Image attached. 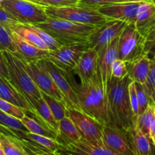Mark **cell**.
Here are the masks:
<instances>
[{"instance_id":"obj_41","label":"cell","mask_w":155,"mask_h":155,"mask_svg":"<svg viewBox=\"0 0 155 155\" xmlns=\"http://www.w3.org/2000/svg\"><path fill=\"white\" fill-rule=\"evenodd\" d=\"M0 77L10 81L7 65H6L5 60V58L2 51H0Z\"/></svg>"},{"instance_id":"obj_16","label":"cell","mask_w":155,"mask_h":155,"mask_svg":"<svg viewBox=\"0 0 155 155\" xmlns=\"http://www.w3.org/2000/svg\"><path fill=\"white\" fill-rule=\"evenodd\" d=\"M118 39L116 38L98 51V67L97 72L101 79V83L106 92L107 83L110 80L111 65L118 58Z\"/></svg>"},{"instance_id":"obj_35","label":"cell","mask_w":155,"mask_h":155,"mask_svg":"<svg viewBox=\"0 0 155 155\" xmlns=\"http://www.w3.org/2000/svg\"><path fill=\"white\" fill-rule=\"evenodd\" d=\"M44 7H68L78 5L80 0H29Z\"/></svg>"},{"instance_id":"obj_34","label":"cell","mask_w":155,"mask_h":155,"mask_svg":"<svg viewBox=\"0 0 155 155\" xmlns=\"http://www.w3.org/2000/svg\"><path fill=\"white\" fill-rule=\"evenodd\" d=\"M0 51H8L16 54L10 31L0 25Z\"/></svg>"},{"instance_id":"obj_12","label":"cell","mask_w":155,"mask_h":155,"mask_svg":"<svg viewBox=\"0 0 155 155\" xmlns=\"http://www.w3.org/2000/svg\"><path fill=\"white\" fill-rule=\"evenodd\" d=\"M128 23L120 20H110L103 25L97 27L92 33L88 41L89 48H92L97 51H100L103 47L119 37Z\"/></svg>"},{"instance_id":"obj_9","label":"cell","mask_w":155,"mask_h":155,"mask_svg":"<svg viewBox=\"0 0 155 155\" xmlns=\"http://www.w3.org/2000/svg\"><path fill=\"white\" fill-rule=\"evenodd\" d=\"M67 117L75 125L82 139L98 144H104L102 141V126L87 114L76 108L66 106Z\"/></svg>"},{"instance_id":"obj_49","label":"cell","mask_w":155,"mask_h":155,"mask_svg":"<svg viewBox=\"0 0 155 155\" xmlns=\"http://www.w3.org/2000/svg\"><path fill=\"white\" fill-rule=\"evenodd\" d=\"M2 1H3V0H0V3H1Z\"/></svg>"},{"instance_id":"obj_40","label":"cell","mask_w":155,"mask_h":155,"mask_svg":"<svg viewBox=\"0 0 155 155\" xmlns=\"http://www.w3.org/2000/svg\"><path fill=\"white\" fill-rule=\"evenodd\" d=\"M129 97H130V105H131L132 111H133L135 120H136V119H137L139 115V104H138L137 95H136L135 82L133 81H132L129 85Z\"/></svg>"},{"instance_id":"obj_31","label":"cell","mask_w":155,"mask_h":155,"mask_svg":"<svg viewBox=\"0 0 155 155\" xmlns=\"http://www.w3.org/2000/svg\"><path fill=\"white\" fill-rule=\"evenodd\" d=\"M26 136L49 152H55L60 145L58 142L56 141V139L47 137V136L34 134V133H31L30 132H27L26 133Z\"/></svg>"},{"instance_id":"obj_45","label":"cell","mask_w":155,"mask_h":155,"mask_svg":"<svg viewBox=\"0 0 155 155\" xmlns=\"http://www.w3.org/2000/svg\"><path fill=\"white\" fill-rule=\"evenodd\" d=\"M39 155H57L55 152H45L43 153V154H41Z\"/></svg>"},{"instance_id":"obj_21","label":"cell","mask_w":155,"mask_h":155,"mask_svg":"<svg viewBox=\"0 0 155 155\" xmlns=\"http://www.w3.org/2000/svg\"><path fill=\"white\" fill-rule=\"evenodd\" d=\"M33 109L34 110L33 115H34L35 117L57 136L58 133V123L54 119L49 107L42 97L33 103Z\"/></svg>"},{"instance_id":"obj_13","label":"cell","mask_w":155,"mask_h":155,"mask_svg":"<svg viewBox=\"0 0 155 155\" xmlns=\"http://www.w3.org/2000/svg\"><path fill=\"white\" fill-rule=\"evenodd\" d=\"M26 70L30 76L38 89L41 92L45 93L67 106L64 97L48 74L41 69L36 62L26 64Z\"/></svg>"},{"instance_id":"obj_4","label":"cell","mask_w":155,"mask_h":155,"mask_svg":"<svg viewBox=\"0 0 155 155\" xmlns=\"http://www.w3.org/2000/svg\"><path fill=\"white\" fill-rule=\"evenodd\" d=\"M5 60L8 71L10 82L17 90L25 98L31 107L33 114V104L42 98V94L26 70V63L16 54L8 51H2Z\"/></svg>"},{"instance_id":"obj_32","label":"cell","mask_w":155,"mask_h":155,"mask_svg":"<svg viewBox=\"0 0 155 155\" xmlns=\"http://www.w3.org/2000/svg\"><path fill=\"white\" fill-rule=\"evenodd\" d=\"M29 27H30L31 30H33V31L36 32L37 33L38 36L42 39V40L45 42V45L48 47V50L49 51H52V50H55L59 48L60 47H61L62 44H61L60 42L58 40H56L53 36H51L48 32H46L45 30H42L40 27H38L37 26L34 25V24H27Z\"/></svg>"},{"instance_id":"obj_28","label":"cell","mask_w":155,"mask_h":155,"mask_svg":"<svg viewBox=\"0 0 155 155\" xmlns=\"http://www.w3.org/2000/svg\"><path fill=\"white\" fill-rule=\"evenodd\" d=\"M154 108L155 107L154 106H148V108L142 114L139 115L134 125L148 136H149V130L151 122L154 118Z\"/></svg>"},{"instance_id":"obj_2","label":"cell","mask_w":155,"mask_h":155,"mask_svg":"<svg viewBox=\"0 0 155 155\" xmlns=\"http://www.w3.org/2000/svg\"><path fill=\"white\" fill-rule=\"evenodd\" d=\"M68 75L83 111L101 126L109 125L106 92L98 72L89 81H80V83L74 80L71 71L68 72Z\"/></svg>"},{"instance_id":"obj_7","label":"cell","mask_w":155,"mask_h":155,"mask_svg":"<svg viewBox=\"0 0 155 155\" xmlns=\"http://www.w3.org/2000/svg\"><path fill=\"white\" fill-rule=\"evenodd\" d=\"M0 7L9 12L21 24H36L45 22L48 18L44 6L29 0H3L0 3Z\"/></svg>"},{"instance_id":"obj_39","label":"cell","mask_w":155,"mask_h":155,"mask_svg":"<svg viewBox=\"0 0 155 155\" xmlns=\"http://www.w3.org/2000/svg\"><path fill=\"white\" fill-rule=\"evenodd\" d=\"M123 2H132L130 0H80L78 5L82 7L91 8L98 9L101 6L113 3Z\"/></svg>"},{"instance_id":"obj_50","label":"cell","mask_w":155,"mask_h":155,"mask_svg":"<svg viewBox=\"0 0 155 155\" xmlns=\"http://www.w3.org/2000/svg\"><path fill=\"white\" fill-rule=\"evenodd\" d=\"M154 117H155V108H154Z\"/></svg>"},{"instance_id":"obj_23","label":"cell","mask_w":155,"mask_h":155,"mask_svg":"<svg viewBox=\"0 0 155 155\" xmlns=\"http://www.w3.org/2000/svg\"><path fill=\"white\" fill-rule=\"evenodd\" d=\"M150 64L151 58L148 54H145L135 61L127 64L128 75L130 76V79L133 82L144 84L149 73Z\"/></svg>"},{"instance_id":"obj_8","label":"cell","mask_w":155,"mask_h":155,"mask_svg":"<svg viewBox=\"0 0 155 155\" xmlns=\"http://www.w3.org/2000/svg\"><path fill=\"white\" fill-rule=\"evenodd\" d=\"M36 64L47 73L64 97L67 106L83 111L78 98L70 81L68 71H64L54 64L48 58L41 59L36 61Z\"/></svg>"},{"instance_id":"obj_25","label":"cell","mask_w":155,"mask_h":155,"mask_svg":"<svg viewBox=\"0 0 155 155\" xmlns=\"http://www.w3.org/2000/svg\"><path fill=\"white\" fill-rule=\"evenodd\" d=\"M0 144L5 155H32L14 136L0 133Z\"/></svg>"},{"instance_id":"obj_42","label":"cell","mask_w":155,"mask_h":155,"mask_svg":"<svg viewBox=\"0 0 155 155\" xmlns=\"http://www.w3.org/2000/svg\"><path fill=\"white\" fill-rule=\"evenodd\" d=\"M146 39V52H148L151 46L155 43V28L151 32H150L148 36L145 37Z\"/></svg>"},{"instance_id":"obj_30","label":"cell","mask_w":155,"mask_h":155,"mask_svg":"<svg viewBox=\"0 0 155 155\" xmlns=\"http://www.w3.org/2000/svg\"><path fill=\"white\" fill-rule=\"evenodd\" d=\"M142 85L148 98L149 105L155 107V63L151 60L147 80Z\"/></svg>"},{"instance_id":"obj_37","label":"cell","mask_w":155,"mask_h":155,"mask_svg":"<svg viewBox=\"0 0 155 155\" xmlns=\"http://www.w3.org/2000/svg\"><path fill=\"white\" fill-rule=\"evenodd\" d=\"M18 24H20V22L15 17L0 7V25L2 26L8 31H12V29Z\"/></svg>"},{"instance_id":"obj_6","label":"cell","mask_w":155,"mask_h":155,"mask_svg":"<svg viewBox=\"0 0 155 155\" xmlns=\"http://www.w3.org/2000/svg\"><path fill=\"white\" fill-rule=\"evenodd\" d=\"M147 54L145 37L139 33L135 24H128L118 39V58L129 64Z\"/></svg>"},{"instance_id":"obj_22","label":"cell","mask_w":155,"mask_h":155,"mask_svg":"<svg viewBox=\"0 0 155 155\" xmlns=\"http://www.w3.org/2000/svg\"><path fill=\"white\" fill-rule=\"evenodd\" d=\"M136 155H155V146L149 136L134 126L130 131Z\"/></svg>"},{"instance_id":"obj_3","label":"cell","mask_w":155,"mask_h":155,"mask_svg":"<svg viewBox=\"0 0 155 155\" xmlns=\"http://www.w3.org/2000/svg\"><path fill=\"white\" fill-rule=\"evenodd\" d=\"M34 25L48 32L62 45L88 43L92 33L99 27L51 18H48L45 22L38 23Z\"/></svg>"},{"instance_id":"obj_1","label":"cell","mask_w":155,"mask_h":155,"mask_svg":"<svg viewBox=\"0 0 155 155\" xmlns=\"http://www.w3.org/2000/svg\"><path fill=\"white\" fill-rule=\"evenodd\" d=\"M130 76L122 79L110 77L106 89L109 125L122 131H130L135 125L129 97Z\"/></svg>"},{"instance_id":"obj_19","label":"cell","mask_w":155,"mask_h":155,"mask_svg":"<svg viewBox=\"0 0 155 155\" xmlns=\"http://www.w3.org/2000/svg\"><path fill=\"white\" fill-rule=\"evenodd\" d=\"M135 26L145 37L155 28V5L152 2H143L141 4Z\"/></svg>"},{"instance_id":"obj_24","label":"cell","mask_w":155,"mask_h":155,"mask_svg":"<svg viewBox=\"0 0 155 155\" xmlns=\"http://www.w3.org/2000/svg\"><path fill=\"white\" fill-rule=\"evenodd\" d=\"M81 139L74 123L68 117L58 122V133L56 137V141L59 145L65 146L69 144L75 142Z\"/></svg>"},{"instance_id":"obj_20","label":"cell","mask_w":155,"mask_h":155,"mask_svg":"<svg viewBox=\"0 0 155 155\" xmlns=\"http://www.w3.org/2000/svg\"><path fill=\"white\" fill-rule=\"evenodd\" d=\"M0 98L32 113L31 107L9 80L0 77Z\"/></svg>"},{"instance_id":"obj_27","label":"cell","mask_w":155,"mask_h":155,"mask_svg":"<svg viewBox=\"0 0 155 155\" xmlns=\"http://www.w3.org/2000/svg\"><path fill=\"white\" fill-rule=\"evenodd\" d=\"M21 120L22 121L24 125L25 126V127L30 133L56 139L57 136L53 132H51L49 129L47 128L41 121L36 119V117H30L26 114Z\"/></svg>"},{"instance_id":"obj_18","label":"cell","mask_w":155,"mask_h":155,"mask_svg":"<svg viewBox=\"0 0 155 155\" xmlns=\"http://www.w3.org/2000/svg\"><path fill=\"white\" fill-rule=\"evenodd\" d=\"M10 33L16 49V54L26 64L36 62L47 58L49 50H43L37 48L20 37L15 32L11 31Z\"/></svg>"},{"instance_id":"obj_47","label":"cell","mask_w":155,"mask_h":155,"mask_svg":"<svg viewBox=\"0 0 155 155\" xmlns=\"http://www.w3.org/2000/svg\"><path fill=\"white\" fill-rule=\"evenodd\" d=\"M130 1H132V2H139V1H142V0H130Z\"/></svg>"},{"instance_id":"obj_11","label":"cell","mask_w":155,"mask_h":155,"mask_svg":"<svg viewBox=\"0 0 155 155\" xmlns=\"http://www.w3.org/2000/svg\"><path fill=\"white\" fill-rule=\"evenodd\" d=\"M130 131H122L110 125L102 126L101 133L103 143L109 149L117 154L136 155Z\"/></svg>"},{"instance_id":"obj_5","label":"cell","mask_w":155,"mask_h":155,"mask_svg":"<svg viewBox=\"0 0 155 155\" xmlns=\"http://www.w3.org/2000/svg\"><path fill=\"white\" fill-rule=\"evenodd\" d=\"M48 18L64 19L80 24L101 26L110 18L100 13L98 9L80 5L68 7H44Z\"/></svg>"},{"instance_id":"obj_26","label":"cell","mask_w":155,"mask_h":155,"mask_svg":"<svg viewBox=\"0 0 155 155\" xmlns=\"http://www.w3.org/2000/svg\"><path fill=\"white\" fill-rule=\"evenodd\" d=\"M12 31L15 32L20 37H21L23 39L27 41L29 43L32 44L34 46L41 48V49L48 50L47 45L42 40V39L38 36L37 33L31 30L27 24L20 23L12 29Z\"/></svg>"},{"instance_id":"obj_10","label":"cell","mask_w":155,"mask_h":155,"mask_svg":"<svg viewBox=\"0 0 155 155\" xmlns=\"http://www.w3.org/2000/svg\"><path fill=\"white\" fill-rule=\"evenodd\" d=\"M89 48L88 43H71L63 45L48 51L47 58L64 71H72L77 66L82 54Z\"/></svg>"},{"instance_id":"obj_36","label":"cell","mask_w":155,"mask_h":155,"mask_svg":"<svg viewBox=\"0 0 155 155\" xmlns=\"http://www.w3.org/2000/svg\"><path fill=\"white\" fill-rule=\"evenodd\" d=\"M127 74H128V69H127V64L117 58L111 65L110 76L111 77L117 79H122Z\"/></svg>"},{"instance_id":"obj_15","label":"cell","mask_w":155,"mask_h":155,"mask_svg":"<svg viewBox=\"0 0 155 155\" xmlns=\"http://www.w3.org/2000/svg\"><path fill=\"white\" fill-rule=\"evenodd\" d=\"M57 155H121L109 149L104 144H98L80 139L65 146L59 145Z\"/></svg>"},{"instance_id":"obj_17","label":"cell","mask_w":155,"mask_h":155,"mask_svg":"<svg viewBox=\"0 0 155 155\" xmlns=\"http://www.w3.org/2000/svg\"><path fill=\"white\" fill-rule=\"evenodd\" d=\"M98 58V51L89 47L82 54L77 66L71 72L79 77L80 82L89 81L97 73Z\"/></svg>"},{"instance_id":"obj_43","label":"cell","mask_w":155,"mask_h":155,"mask_svg":"<svg viewBox=\"0 0 155 155\" xmlns=\"http://www.w3.org/2000/svg\"><path fill=\"white\" fill-rule=\"evenodd\" d=\"M149 136H150V139H151L153 144H154L155 146V117L152 120V122H151V127H150Z\"/></svg>"},{"instance_id":"obj_38","label":"cell","mask_w":155,"mask_h":155,"mask_svg":"<svg viewBox=\"0 0 155 155\" xmlns=\"http://www.w3.org/2000/svg\"><path fill=\"white\" fill-rule=\"evenodd\" d=\"M135 86H136V95H137L138 104H139V115L142 114L149 106L148 98L145 94L143 86L141 83H136L135 82Z\"/></svg>"},{"instance_id":"obj_44","label":"cell","mask_w":155,"mask_h":155,"mask_svg":"<svg viewBox=\"0 0 155 155\" xmlns=\"http://www.w3.org/2000/svg\"><path fill=\"white\" fill-rule=\"evenodd\" d=\"M148 55H151V54H155V43L151 47V48H150V49L148 50Z\"/></svg>"},{"instance_id":"obj_14","label":"cell","mask_w":155,"mask_h":155,"mask_svg":"<svg viewBox=\"0 0 155 155\" xmlns=\"http://www.w3.org/2000/svg\"><path fill=\"white\" fill-rule=\"evenodd\" d=\"M143 1L123 2L98 8V11L112 20H120L128 24H135L139 6Z\"/></svg>"},{"instance_id":"obj_29","label":"cell","mask_w":155,"mask_h":155,"mask_svg":"<svg viewBox=\"0 0 155 155\" xmlns=\"http://www.w3.org/2000/svg\"><path fill=\"white\" fill-rule=\"evenodd\" d=\"M41 94H42V97L49 107L54 119L57 120L58 123L61 120L65 117H67L66 105L58 101L55 98L46 95V94L42 93V92H41Z\"/></svg>"},{"instance_id":"obj_48","label":"cell","mask_w":155,"mask_h":155,"mask_svg":"<svg viewBox=\"0 0 155 155\" xmlns=\"http://www.w3.org/2000/svg\"><path fill=\"white\" fill-rule=\"evenodd\" d=\"M151 2H152L154 3V5H155V0H151Z\"/></svg>"},{"instance_id":"obj_46","label":"cell","mask_w":155,"mask_h":155,"mask_svg":"<svg viewBox=\"0 0 155 155\" xmlns=\"http://www.w3.org/2000/svg\"><path fill=\"white\" fill-rule=\"evenodd\" d=\"M0 155H5V154L4 151H3V150H2V146H1V144H0Z\"/></svg>"},{"instance_id":"obj_33","label":"cell","mask_w":155,"mask_h":155,"mask_svg":"<svg viewBox=\"0 0 155 155\" xmlns=\"http://www.w3.org/2000/svg\"><path fill=\"white\" fill-rule=\"evenodd\" d=\"M0 110L3 111L4 113L8 114L11 116L16 117L18 119L21 120L26 115L27 110L18 106L15 105L12 103L8 102L7 101L0 98Z\"/></svg>"}]
</instances>
